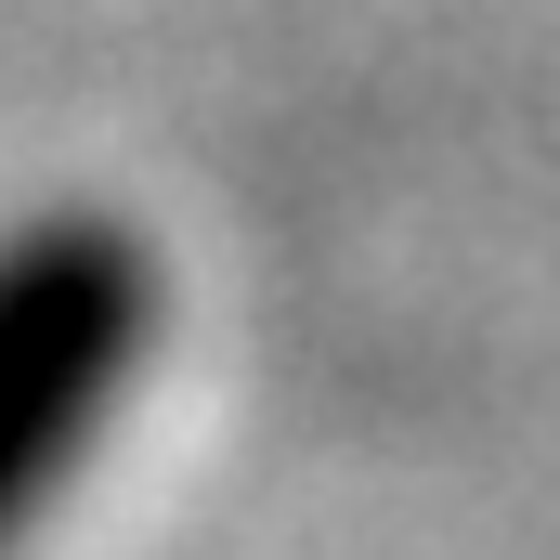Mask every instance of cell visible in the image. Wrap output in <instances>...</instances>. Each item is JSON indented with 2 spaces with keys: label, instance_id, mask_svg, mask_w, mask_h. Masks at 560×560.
Returning <instances> with one entry per match:
<instances>
[{
  "label": "cell",
  "instance_id": "1",
  "mask_svg": "<svg viewBox=\"0 0 560 560\" xmlns=\"http://www.w3.org/2000/svg\"><path fill=\"white\" fill-rule=\"evenodd\" d=\"M156 352V248L143 222L52 196L0 222V548L92 469Z\"/></svg>",
  "mask_w": 560,
  "mask_h": 560
}]
</instances>
